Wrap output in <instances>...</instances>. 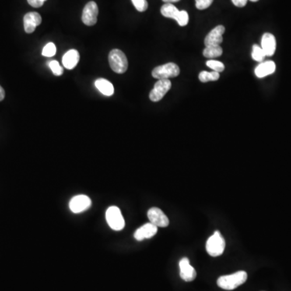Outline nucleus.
<instances>
[{"label": "nucleus", "instance_id": "obj_29", "mask_svg": "<svg viewBox=\"0 0 291 291\" xmlns=\"http://www.w3.org/2000/svg\"><path fill=\"white\" fill-rule=\"evenodd\" d=\"M235 6L238 8H243L247 4V0H232Z\"/></svg>", "mask_w": 291, "mask_h": 291}, {"label": "nucleus", "instance_id": "obj_4", "mask_svg": "<svg viewBox=\"0 0 291 291\" xmlns=\"http://www.w3.org/2000/svg\"><path fill=\"white\" fill-rule=\"evenodd\" d=\"M180 71L178 66L173 63H169L155 67L152 71V76L157 79H169L178 76Z\"/></svg>", "mask_w": 291, "mask_h": 291}, {"label": "nucleus", "instance_id": "obj_22", "mask_svg": "<svg viewBox=\"0 0 291 291\" xmlns=\"http://www.w3.org/2000/svg\"><path fill=\"white\" fill-rule=\"evenodd\" d=\"M205 64H206L207 67H209L213 71H216L218 73L222 72L225 69L224 64L221 63V61H216V60H209V61H206Z\"/></svg>", "mask_w": 291, "mask_h": 291}, {"label": "nucleus", "instance_id": "obj_15", "mask_svg": "<svg viewBox=\"0 0 291 291\" xmlns=\"http://www.w3.org/2000/svg\"><path fill=\"white\" fill-rule=\"evenodd\" d=\"M275 70H276L275 63L273 61H266L257 66V68L255 69V75L258 78H264L274 74Z\"/></svg>", "mask_w": 291, "mask_h": 291}, {"label": "nucleus", "instance_id": "obj_30", "mask_svg": "<svg viewBox=\"0 0 291 291\" xmlns=\"http://www.w3.org/2000/svg\"><path fill=\"white\" fill-rule=\"evenodd\" d=\"M5 97V92H4V88L0 86V101H2Z\"/></svg>", "mask_w": 291, "mask_h": 291}, {"label": "nucleus", "instance_id": "obj_5", "mask_svg": "<svg viewBox=\"0 0 291 291\" xmlns=\"http://www.w3.org/2000/svg\"><path fill=\"white\" fill-rule=\"evenodd\" d=\"M106 221L113 230L121 231L124 227V218L118 207H109L106 211Z\"/></svg>", "mask_w": 291, "mask_h": 291}, {"label": "nucleus", "instance_id": "obj_31", "mask_svg": "<svg viewBox=\"0 0 291 291\" xmlns=\"http://www.w3.org/2000/svg\"><path fill=\"white\" fill-rule=\"evenodd\" d=\"M165 4H173V3H177L180 0H163Z\"/></svg>", "mask_w": 291, "mask_h": 291}, {"label": "nucleus", "instance_id": "obj_12", "mask_svg": "<svg viewBox=\"0 0 291 291\" xmlns=\"http://www.w3.org/2000/svg\"><path fill=\"white\" fill-rule=\"evenodd\" d=\"M41 23V16L37 12H32L25 14L24 16V27L27 33H32Z\"/></svg>", "mask_w": 291, "mask_h": 291}, {"label": "nucleus", "instance_id": "obj_23", "mask_svg": "<svg viewBox=\"0 0 291 291\" xmlns=\"http://www.w3.org/2000/svg\"><path fill=\"white\" fill-rule=\"evenodd\" d=\"M56 54V46L54 43H50L43 48V55L45 57H53Z\"/></svg>", "mask_w": 291, "mask_h": 291}, {"label": "nucleus", "instance_id": "obj_9", "mask_svg": "<svg viewBox=\"0 0 291 291\" xmlns=\"http://www.w3.org/2000/svg\"><path fill=\"white\" fill-rule=\"evenodd\" d=\"M92 205V201L86 195H78L73 197L69 203L70 210L75 214L87 211Z\"/></svg>", "mask_w": 291, "mask_h": 291}, {"label": "nucleus", "instance_id": "obj_26", "mask_svg": "<svg viewBox=\"0 0 291 291\" xmlns=\"http://www.w3.org/2000/svg\"><path fill=\"white\" fill-rule=\"evenodd\" d=\"M189 20H190V17H189L188 12L186 11H180L178 18L176 19L178 25L183 27V26L188 25Z\"/></svg>", "mask_w": 291, "mask_h": 291}, {"label": "nucleus", "instance_id": "obj_20", "mask_svg": "<svg viewBox=\"0 0 291 291\" xmlns=\"http://www.w3.org/2000/svg\"><path fill=\"white\" fill-rule=\"evenodd\" d=\"M219 73L216 71H212V72H207V71H201L199 74V80L201 82H207L210 81H216L219 79Z\"/></svg>", "mask_w": 291, "mask_h": 291}, {"label": "nucleus", "instance_id": "obj_11", "mask_svg": "<svg viewBox=\"0 0 291 291\" xmlns=\"http://www.w3.org/2000/svg\"><path fill=\"white\" fill-rule=\"evenodd\" d=\"M225 33V27L222 25H218L215 29L210 32L209 34L205 36V46H220L222 44V35Z\"/></svg>", "mask_w": 291, "mask_h": 291}, {"label": "nucleus", "instance_id": "obj_24", "mask_svg": "<svg viewBox=\"0 0 291 291\" xmlns=\"http://www.w3.org/2000/svg\"><path fill=\"white\" fill-rule=\"evenodd\" d=\"M49 66H50V69H51L52 72H53L54 75L59 76V75H61L64 74V69H63V67L59 65L58 61H55V60L50 61Z\"/></svg>", "mask_w": 291, "mask_h": 291}, {"label": "nucleus", "instance_id": "obj_6", "mask_svg": "<svg viewBox=\"0 0 291 291\" xmlns=\"http://www.w3.org/2000/svg\"><path fill=\"white\" fill-rule=\"evenodd\" d=\"M172 88V82L169 79H159L155 82L152 92H150V100L158 102L163 99Z\"/></svg>", "mask_w": 291, "mask_h": 291}, {"label": "nucleus", "instance_id": "obj_8", "mask_svg": "<svg viewBox=\"0 0 291 291\" xmlns=\"http://www.w3.org/2000/svg\"><path fill=\"white\" fill-rule=\"evenodd\" d=\"M148 217L150 222L157 227H166L169 225V219L164 213L157 207H152L148 211Z\"/></svg>", "mask_w": 291, "mask_h": 291}, {"label": "nucleus", "instance_id": "obj_3", "mask_svg": "<svg viewBox=\"0 0 291 291\" xmlns=\"http://www.w3.org/2000/svg\"><path fill=\"white\" fill-rule=\"evenodd\" d=\"M225 246L224 238L222 237L220 232H215L207 240L206 251L211 257H219L224 252Z\"/></svg>", "mask_w": 291, "mask_h": 291}, {"label": "nucleus", "instance_id": "obj_27", "mask_svg": "<svg viewBox=\"0 0 291 291\" xmlns=\"http://www.w3.org/2000/svg\"><path fill=\"white\" fill-rule=\"evenodd\" d=\"M214 0H195L196 8L199 10H205L209 8Z\"/></svg>", "mask_w": 291, "mask_h": 291}, {"label": "nucleus", "instance_id": "obj_21", "mask_svg": "<svg viewBox=\"0 0 291 291\" xmlns=\"http://www.w3.org/2000/svg\"><path fill=\"white\" fill-rule=\"evenodd\" d=\"M266 57L265 53L261 48V46L258 45H254L253 46V52H252V58L257 61H262L264 58Z\"/></svg>", "mask_w": 291, "mask_h": 291}, {"label": "nucleus", "instance_id": "obj_32", "mask_svg": "<svg viewBox=\"0 0 291 291\" xmlns=\"http://www.w3.org/2000/svg\"><path fill=\"white\" fill-rule=\"evenodd\" d=\"M250 1H252V2H257L259 0H250Z\"/></svg>", "mask_w": 291, "mask_h": 291}, {"label": "nucleus", "instance_id": "obj_14", "mask_svg": "<svg viewBox=\"0 0 291 291\" xmlns=\"http://www.w3.org/2000/svg\"><path fill=\"white\" fill-rule=\"evenodd\" d=\"M277 43L276 38L272 33H264L261 38V48L265 53V55L270 56L274 55L276 51Z\"/></svg>", "mask_w": 291, "mask_h": 291}, {"label": "nucleus", "instance_id": "obj_10", "mask_svg": "<svg viewBox=\"0 0 291 291\" xmlns=\"http://www.w3.org/2000/svg\"><path fill=\"white\" fill-rule=\"evenodd\" d=\"M179 266H180V276L182 279L185 282H192L195 279L197 276L196 270L190 264V260L188 258L184 257L181 259L179 263Z\"/></svg>", "mask_w": 291, "mask_h": 291}, {"label": "nucleus", "instance_id": "obj_1", "mask_svg": "<svg viewBox=\"0 0 291 291\" xmlns=\"http://www.w3.org/2000/svg\"><path fill=\"white\" fill-rule=\"evenodd\" d=\"M247 274L245 271H238L231 275L220 277L217 281V284L222 289L232 290L243 285L247 281Z\"/></svg>", "mask_w": 291, "mask_h": 291}, {"label": "nucleus", "instance_id": "obj_17", "mask_svg": "<svg viewBox=\"0 0 291 291\" xmlns=\"http://www.w3.org/2000/svg\"><path fill=\"white\" fill-rule=\"evenodd\" d=\"M96 88L106 96H113L114 93V87L111 82L106 79H98L95 82Z\"/></svg>", "mask_w": 291, "mask_h": 291}, {"label": "nucleus", "instance_id": "obj_2", "mask_svg": "<svg viewBox=\"0 0 291 291\" xmlns=\"http://www.w3.org/2000/svg\"><path fill=\"white\" fill-rule=\"evenodd\" d=\"M109 61L112 70L117 74H123L128 69V60L121 50H111L109 54Z\"/></svg>", "mask_w": 291, "mask_h": 291}, {"label": "nucleus", "instance_id": "obj_7", "mask_svg": "<svg viewBox=\"0 0 291 291\" xmlns=\"http://www.w3.org/2000/svg\"><path fill=\"white\" fill-rule=\"evenodd\" d=\"M98 10L97 4L93 1L88 3L82 10V22L87 26H93L97 22Z\"/></svg>", "mask_w": 291, "mask_h": 291}, {"label": "nucleus", "instance_id": "obj_16", "mask_svg": "<svg viewBox=\"0 0 291 291\" xmlns=\"http://www.w3.org/2000/svg\"><path fill=\"white\" fill-rule=\"evenodd\" d=\"M79 61V52L75 50H68L63 58V64L68 70H72L76 67Z\"/></svg>", "mask_w": 291, "mask_h": 291}, {"label": "nucleus", "instance_id": "obj_25", "mask_svg": "<svg viewBox=\"0 0 291 291\" xmlns=\"http://www.w3.org/2000/svg\"><path fill=\"white\" fill-rule=\"evenodd\" d=\"M134 8L138 10V12H143L148 8V3L147 0H131Z\"/></svg>", "mask_w": 291, "mask_h": 291}, {"label": "nucleus", "instance_id": "obj_28", "mask_svg": "<svg viewBox=\"0 0 291 291\" xmlns=\"http://www.w3.org/2000/svg\"><path fill=\"white\" fill-rule=\"evenodd\" d=\"M27 1L30 6L38 8L43 6L44 3L47 1V0H27Z\"/></svg>", "mask_w": 291, "mask_h": 291}, {"label": "nucleus", "instance_id": "obj_19", "mask_svg": "<svg viewBox=\"0 0 291 291\" xmlns=\"http://www.w3.org/2000/svg\"><path fill=\"white\" fill-rule=\"evenodd\" d=\"M222 54V48L220 46H206L203 50V55L205 58H218Z\"/></svg>", "mask_w": 291, "mask_h": 291}, {"label": "nucleus", "instance_id": "obj_13", "mask_svg": "<svg viewBox=\"0 0 291 291\" xmlns=\"http://www.w3.org/2000/svg\"><path fill=\"white\" fill-rule=\"evenodd\" d=\"M157 232V226L152 224V222H149L138 228V230L134 232V236L138 241H142L145 239L153 237L156 235Z\"/></svg>", "mask_w": 291, "mask_h": 291}, {"label": "nucleus", "instance_id": "obj_18", "mask_svg": "<svg viewBox=\"0 0 291 291\" xmlns=\"http://www.w3.org/2000/svg\"><path fill=\"white\" fill-rule=\"evenodd\" d=\"M161 14L166 18L177 19L180 11L177 9L173 4H165L160 9Z\"/></svg>", "mask_w": 291, "mask_h": 291}]
</instances>
